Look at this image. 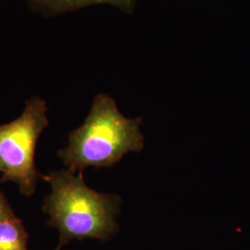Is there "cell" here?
Listing matches in <instances>:
<instances>
[{
  "label": "cell",
  "mask_w": 250,
  "mask_h": 250,
  "mask_svg": "<svg viewBox=\"0 0 250 250\" xmlns=\"http://www.w3.org/2000/svg\"><path fill=\"white\" fill-rule=\"evenodd\" d=\"M28 233L16 216L0 224V250H26Z\"/></svg>",
  "instance_id": "5"
},
{
  "label": "cell",
  "mask_w": 250,
  "mask_h": 250,
  "mask_svg": "<svg viewBox=\"0 0 250 250\" xmlns=\"http://www.w3.org/2000/svg\"><path fill=\"white\" fill-rule=\"evenodd\" d=\"M141 124V118L124 116L110 96L99 94L84 123L70 134L68 146L58 155L74 172L88 167H111L129 152L143 149Z\"/></svg>",
  "instance_id": "2"
},
{
  "label": "cell",
  "mask_w": 250,
  "mask_h": 250,
  "mask_svg": "<svg viewBox=\"0 0 250 250\" xmlns=\"http://www.w3.org/2000/svg\"><path fill=\"white\" fill-rule=\"evenodd\" d=\"M48 125L45 100L33 97L27 100L21 115L0 125V171L2 182H14L20 191L31 196L39 173L35 166L37 139Z\"/></svg>",
  "instance_id": "3"
},
{
  "label": "cell",
  "mask_w": 250,
  "mask_h": 250,
  "mask_svg": "<svg viewBox=\"0 0 250 250\" xmlns=\"http://www.w3.org/2000/svg\"><path fill=\"white\" fill-rule=\"evenodd\" d=\"M61 249H62V248H61V247H59V246H58V248H57V249H56V250H61Z\"/></svg>",
  "instance_id": "7"
},
{
  "label": "cell",
  "mask_w": 250,
  "mask_h": 250,
  "mask_svg": "<svg viewBox=\"0 0 250 250\" xmlns=\"http://www.w3.org/2000/svg\"><path fill=\"white\" fill-rule=\"evenodd\" d=\"M33 11L52 17L93 5L109 4L125 13H133L136 0H25Z\"/></svg>",
  "instance_id": "4"
},
{
  "label": "cell",
  "mask_w": 250,
  "mask_h": 250,
  "mask_svg": "<svg viewBox=\"0 0 250 250\" xmlns=\"http://www.w3.org/2000/svg\"><path fill=\"white\" fill-rule=\"evenodd\" d=\"M12 209L10 208L7 200L5 199L4 196L0 193V224L8 219L14 217Z\"/></svg>",
  "instance_id": "6"
},
{
  "label": "cell",
  "mask_w": 250,
  "mask_h": 250,
  "mask_svg": "<svg viewBox=\"0 0 250 250\" xmlns=\"http://www.w3.org/2000/svg\"><path fill=\"white\" fill-rule=\"evenodd\" d=\"M51 187L43 209L49 215L48 224L60 231L62 247L72 239L107 240L118 230L116 216L121 197L99 193L84 183L83 172L71 170L51 171L44 176Z\"/></svg>",
  "instance_id": "1"
}]
</instances>
